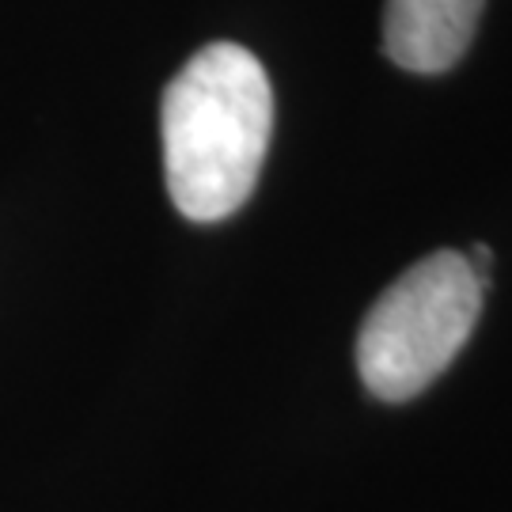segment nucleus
Wrapping results in <instances>:
<instances>
[{
	"label": "nucleus",
	"mask_w": 512,
	"mask_h": 512,
	"mask_svg": "<svg viewBox=\"0 0 512 512\" xmlns=\"http://www.w3.org/2000/svg\"><path fill=\"white\" fill-rule=\"evenodd\" d=\"M167 194L186 220L232 217L255 194L274 133L270 76L251 50L213 42L167 84L164 107Z\"/></svg>",
	"instance_id": "f257e3e1"
},
{
	"label": "nucleus",
	"mask_w": 512,
	"mask_h": 512,
	"mask_svg": "<svg viewBox=\"0 0 512 512\" xmlns=\"http://www.w3.org/2000/svg\"><path fill=\"white\" fill-rule=\"evenodd\" d=\"M486 285L463 251H433L414 262L368 308L357 334V372L384 403L421 395L467 346Z\"/></svg>",
	"instance_id": "f03ea898"
},
{
	"label": "nucleus",
	"mask_w": 512,
	"mask_h": 512,
	"mask_svg": "<svg viewBox=\"0 0 512 512\" xmlns=\"http://www.w3.org/2000/svg\"><path fill=\"white\" fill-rule=\"evenodd\" d=\"M486 0H387L384 54L406 73H448L467 54Z\"/></svg>",
	"instance_id": "7ed1b4c3"
},
{
	"label": "nucleus",
	"mask_w": 512,
	"mask_h": 512,
	"mask_svg": "<svg viewBox=\"0 0 512 512\" xmlns=\"http://www.w3.org/2000/svg\"><path fill=\"white\" fill-rule=\"evenodd\" d=\"M467 262H471V270L482 285H490V270H494V255H490V247L486 243H475L471 251H467Z\"/></svg>",
	"instance_id": "20e7f679"
}]
</instances>
